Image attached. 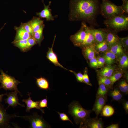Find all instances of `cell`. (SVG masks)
Listing matches in <instances>:
<instances>
[{"mask_svg":"<svg viewBox=\"0 0 128 128\" xmlns=\"http://www.w3.org/2000/svg\"><path fill=\"white\" fill-rule=\"evenodd\" d=\"M36 83L38 87L43 90H47L49 89V84L47 80L44 78L41 77L36 78Z\"/></svg>","mask_w":128,"mask_h":128,"instance_id":"23","label":"cell"},{"mask_svg":"<svg viewBox=\"0 0 128 128\" xmlns=\"http://www.w3.org/2000/svg\"><path fill=\"white\" fill-rule=\"evenodd\" d=\"M32 27L33 34L37 31L41 25L43 24V21L39 17H34L29 21Z\"/></svg>","mask_w":128,"mask_h":128,"instance_id":"19","label":"cell"},{"mask_svg":"<svg viewBox=\"0 0 128 128\" xmlns=\"http://www.w3.org/2000/svg\"><path fill=\"white\" fill-rule=\"evenodd\" d=\"M106 101L105 96L96 97L92 110L95 112L98 117L99 115L101 113L102 109L105 104Z\"/></svg>","mask_w":128,"mask_h":128,"instance_id":"14","label":"cell"},{"mask_svg":"<svg viewBox=\"0 0 128 128\" xmlns=\"http://www.w3.org/2000/svg\"><path fill=\"white\" fill-rule=\"evenodd\" d=\"M114 72L113 68L110 65H108L101 69L99 72V76L109 78L112 75Z\"/></svg>","mask_w":128,"mask_h":128,"instance_id":"20","label":"cell"},{"mask_svg":"<svg viewBox=\"0 0 128 128\" xmlns=\"http://www.w3.org/2000/svg\"><path fill=\"white\" fill-rule=\"evenodd\" d=\"M80 29L73 35L71 36L70 39L75 46L81 47L86 40L90 31V27L86 23L82 22Z\"/></svg>","mask_w":128,"mask_h":128,"instance_id":"5","label":"cell"},{"mask_svg":"<svg viewBox=\"0 0 128 128\" xmlns=\"http://www.w3.org/2000/svg\"><path fill=\"white\" fill-rule=\"evenodd\" d=\"M69 113L73 117L75 123L79 124L80 128L90 118V114L92 111L83 108L77 101H73L68 106Z\"/></svg>","mask_w":128,"mask_h":128,"instance_id":"2","label":"cell"},{"mask_svg":"<svg viewBox=\"0 0 128 128\" xmlns=\"http://www.w3.org/2000/svg\"><path fill=\"white\" fill-rule=\"evenodd\" d=\"M119 87L120 90L122 92L128 93V85L125 81L123 80L120 83Z\"/></svg>","mask_w":128,"mask_h":128,"instance_id":"35","label":"cell"},{"mask_svg":"<svg viewBox=\"0 0 128 128\" xmlns=\"http://www.w3.org/2000/svg\"><path fill=\"white\" fill-rule=\"evenodd\" d=\"M44 6V9L40 12L36 13V15L40 18H45L47 21H52L54 20V18L57 16H53L51 14V10L50 9V6L51 3V1H50L48 5H46L43 2Z\"/></svg>","mask_w":128,"mask_h":128,"instance_id":"13","label":"cell"},{"mask_svg":"<svg viewBox=\"0 0 128 128\" xmlns=\"http://www.w3.org/2000/svg\"><path fill=\"white\" fill-rule=\"evenodd\" d=\"M31 36L33 37V32L29 21L22 24L21 25Z\"/></svg>","mask_w":128,"mask_h":128,"instance_id":"33","label":"cell"},{"mask_svg":"<svg viewBox=\"0 0 128 128\" xmlns=\"http://www.w3.org/2000/svg\"><path fill=\"white\" fill-rule=\"evenodd\" d=\"M72 73H73L75 75L77 81L81 82H83V75L81 72H79L77 73L72 71Z\"/></svg>","mask_w":128,"mask_h":128,"instance_id":"41","label":"cell"},{"mask_svg":"<svg viewBox=\"0 0 128 128\" xmlns=\"http://www.w3.org/2000/svg\"><path fill=\"white\" fill-rule=\"evenodd\" d=\"M104 127L103 122L101 118H95L87 119L81 127V128H103Z\"/></svg>","mask_w":128,"mask_h":128,"instance_id":"10","label":"cell"},{"mask_svg":"<svg viewBox=\"0 0 128 128\" xmlns=\"http://www.w3.org/2000/svg\"><path fill=\"white\" fill-rule=\"evenodd\" d=\"M122 73L120 72H117L113 73L109 78L111 82L112 85L119 79L122 76Z\"/></svg>","mask_w":128,"mask_h":128,"instance_id":"31","label":"cell"},{"mask_svg":"<svg viewBox=\"0 0 128 128\" xmlns=\"http://www.w3.org/2000/svg\"><path fill=\"white\" fill-rule=\"evenodd\" d=\"M83 75V82L89 86H91L89 78V77L87 74V71L86 70H85L84 72Z\"/></svg>","mask_w":128,"mask_h":128,"instance_id":"38","label":"cell"},{"mask_svg":"<svg viewBox=\"0 0 128 128\" xmlns=\"http://www.w3.org/2000/svg\"><path fill=\"white\" fill-rule=\"evenodd\" d=\"M37 43V42L34 38L32 36L30 37L27 40L26 50L29 49Z\"/></svg>","mask_w":128,"mask_h":128,"instance_id":"34","label":"cell"},{"mask_svg":"<svg viewBox=\"0 0 128 128\" xmlns=\"http://www.w3.org/2000/svg\"><path fill=\"white\" fill-rule=\"evenodd\" d=\"M124 14L121 5H117L109 0H101L100 14L106 19Z\"/></svg>","mask_w":128,"mask_h":128,"instance_id":"4","label":"cell"},{"mask_svg":"<svg viewBox=\"0 0 128 128\" xmlns=\"http://www.w3.org/2000/svg\"><path fill=\"white\" fill-rule=\"evenodd\" d=\"M15 29L16 33L14 41L27 40L31 36L21 26L19 27H16Z\"/></svg>","mask_w":128,"mask_h":128,"instance_id":"18","label":"cell"},{"mask_svg":"<svg viewBox=\"0 0 128 128\" xmlns=\"http://www.w3.org/2000/svg\"><path fill=\"white\" fill-rule=\"evenodd\" d=\"M90 60V66L93 68L98 67V65L97 59L95 57Z\"/></svg>","mask_w":128,"mask_h":128,"instance_id":"43","label":"cell"},{"mask_svg":"<svg viewBox=\"0 0 128 128\" xmlns=\"http://www.w3.org/2000/svg\"><path fill=\"white\" fill-rule=\"evenodd\" d=\"M95 45L96 50L101 52L106 51L109 47L106 40L101 42L96 43Z\"/></svg>","mask_w":128,"mask_h":128,"instance_id":"26","label":"cell"},{"mask_svg":"<svg viewBox=\"0 0 128 128\" xmlns=\"http://www.w3.org/2000/svg\"><path fill=\"white\" fill-rule=\"evenodd\" d=\"M114 112V109L112 106L106 105L103 107L101 113L103 116L109 117L113 115Z\"/></svg>","mask_w":128,"mask_h":128,"instance_id":"25","label":"cell"},{"mask_svg":"<svg viewBox=\"0 0 128 128\" xmlns=\"http://www.w3.org/2000/svg\"><path fill=\"white\" fill-rule=\"evenodd\" d=\"M101 0H70L69 20L88 23L90 26L98 27L96 18L100 14Z\"/></svg>","mask_w":128,"mask_h":128,"instance_id":"1","label":"cell"},{"mask_svg":"<svg viewBox=\"0 0 128 128\" xmlns=\"http://www.w3.org/2000/svg\"><path fill=\"white\" fill-rule=\"evenodd\" d=\"M95 44L91 45L82 48V51L83 55L86 59L90 60L95 57L96 50Z\"/></svg>","mask_w":128,"mask_h":128,"instance_id":"17","label":"cell"},{"mask_svg":"<svg viewBox=\"0 0 128 128\" xmlns=\"http://www.w3.org/2000/svg\"><path fill=\"white\" fill-rule=\"evenodd\" d=\"M119 42L123 47L127 48L128 46V36L123 38H119Z\"/></svg>","mask_w":128,"mask_h":128,"instance_id":"36","label":"cell"},{"mask_svg":"<svg viewBox=\"0 0 128 128\" xmlns=\"http://www.w3.org/2000/svg\"><path fill=\"white\" fill-rule=\"evenodd\" d=\"M124 108L126 111L128 112V101H127L124 104Z\"/></svg>","mask_w":128,"mask_h":128,"instance_id":"45","label":"cell"},{"mask_svg":"<svg viewBox=\"0 0 128 128\" xmlns=\"http://www.w3.org/2000/svg\"><path fill=\"white\" fill-rule=\"evenodd\" d=\"M16 114H7L3 105L0 102V128H11L10 120L11 118L15 117Z\"/></svg>","mask_w":128,"mask_h":128,"instance_id":"8","label":"cell"},{"mask_svg":"<svg viewBox=\"0 0 128 128\" xmlns=\"http://www.w3.org/2000/svg\"><path fill=\"white\" fill-rule=\"evenodd\" d=\"M15 117H20L25 120L28 121L31 128H50V126L44 119L42 116L39 115L37 112H34L31 115L20 116L17 115Z\"/></svg>","mask_w":128,"mask_h":128,"instance_id":"6","label":"cell"},{"mask_svg":"<svg viewBox=\"0 0 128 128\" xmlns=\"http://www.w3.org/2000/svg\"><path fill=\"white\" fill-rule=\"evenodd\" d=\"M116 56L110 51L106 52L103 57L105 61V63L108 65H111L115 61Z\"/></svg>","mask_w":128,"mask_h":128,"instance_id":"22","label":"cell"},{"mask_svg":"<svg viewBox=\"0 0 128 128\" xmlns=\"http://www.w3.org/2000/svg\"><path fill=\"white\" fill-rule=\"evenodd\" d=\"M124 11V14H128V0L123 1V4L121 5Z\"/></svg>","mask_w":128,"mask_h":128,"instance_id":"40","label":"cell"},{"mask_svg":"<svg viewBox=\"0 0 128 128\" xmlns=\"http://www.w3.org/2000/svg\"><path fill=\"white\" fill-rule=\"evenodd\" d=\"M31 93H28V95L29 98L27 99H23L22 100L23 102H24L26 105V112H30V110L33 108H35L40 110L43 113H44V110L41 109L39 106V101H33L30 96Z\"/></svg>","mask_w":128,"mask_h":128,"instance_id":"16","label":"cell"},{"mask_svg":"<svg viewBox=\"0 0 128 128\" xmlns=\"http://www.w3.org/2000/svg\"><path fill=\"white\" fill-rule=\"evenodd\" d=\"M1 88L0 87V89ZM7 93H6L4 94H0V102H1L2 101L3 97L5 95H7Z\"/></svg>","mask_w":128,"mask_h":128,"instance_id":"46","label":"cell"},{"mask_svg":"<svg viewBox=\"0 0 128 128\" xmlns=\"http://www.w3.org/2000/svg\"><path fill=\"white\" fill-rule=\"evenodd\" d=\"M106 36L105 40L109 47L119 41V37L117 34L118 33L109 28H105Z\"/></svg>","mask_w":128,"mask_h":128,"instance_id":"15","label":"cell"},{"mask_svg":"<svg viewBox=\"0 0 128 128\" xmlns=\"http://www.w3.org/2000/svg\"><path fill=\"white\" fill-rule=\"evenodd\" d=\"M98 84H103L106 87H110L112 85L111 83L109 78L99 76Z\"/></svg>","mask_w":128,"mask_h":128,"instance_id":"29","label":"cell"},{"mask_svg":"<svg viewBox=\"0 0 128 128\" xmlns=\"http://www.w3.org/2000/svg\"><path fill=\"white\" fill-rule=\"evenodd\" d=\"M56 36H55L51 48L49 47L47 53L46 57L51 62L56 66H58L66 70H68L70 72L71 70H69L64 67L59 62L56 55L54 52L53 47L55 42Z\"/></svg>","mask_w":128,"mask_h":128,"instance_id":"12","label":"cell"},{"mask_svg":"<svg viewBox=\"0 0 128 128\" xmlns=\"http://www.w3.org/2000/svg\"><path fill=\"white\" fill-rule=\"evenodd\" d=\"M97 59L98 65V67H102L105 63V60L103 57H99Z\"/></svg>","mask_w":128,"mask_h":128,"instance_id":"42","label":"cell"},{"mask_svg":"<svg viewBox=\"0 0 128 128\" xmlns=\"http://www.w3.org/2000/svg\"><path fill=\"white\" fill-rule=\"evenodd\" d=\"M91 31L95 39L96 43L102 42L106 40V32L105 28L96 29L90 26Z\"/></svg>","mask_w":128,"mask_h":128,"instance_id":"11","label":"cell"},{"mask_svg":"<svg viewBox=\"0 0 128 128\" xmlns=\"http://www.w3.org/2000/svg\"><path fill=\"white\" fill-rule=\"evenodd\" d=\"M104 24L107 27L118 33L128 30V15L124 14L111 18L106 19Z\"/></svg>","mask_w":128,"mask_h":128,"instance_id":"3","label":"cell"},{"mask_svg":"<svg viewBox=\"0 0 128 128\" xmlns=\"http://www.w3.org/2000/svg\"><path fill=\"white\" fill-rule=\"evenodd\" d=\"M27 40H20L18 41H14L13 43L16 47L22 50L26 51Z\"/></svg>","mask_w":128,"mask_h":128,"instance_id":"27","label":"cell"},{"mask_svg":"<svg viewBox=\"0 0 128 128\" xmlns=\"http://www.w3.org/2000/svg\"><path fill=\"white\" fill-rule=\"evenodd\" d=\"M1 82V75H0V83Z\"/></svg>","mask_w":128,"mask_h":128,"instance_id":"47","label":"cell"},{"mask_svg":"<svg viewBox=\"0 0 128 128\" xmlns=\"http://www.w3.org/2000/svg\"><path fill=\"white\" fill-rule=\"evenodd\" d=\"M110 51L116 56L121 55L123 53V47L119 42L109 47Z\"/></svg>","mask_w":128,"mask_h":128,"instance_id":"21","label":"cell"},{"mask_svg":"<svg viewBox=\"0 0 128 128\" xmlns=\"http://www.w3.org/2000/svg\"><path fill=\"white\" fill-rule=\"evenodd\" d=\"M18 92L16 91L10 92L7 94V98L5 100V102L8 104V106L7 108L10 106L14 107L19 105L23 107H25V105H22L19 103V99L18 96Z\"/></svg>","mask_w":128,"mask_h":128,"instance_id":"9","label":"cell"},{"mask_svg":"<svg viewBox=\"0 0 128 128\" xmlns=\"http://www.w3.org/2000/svg\"><path fill=\"white\" fill-rule=\"evenodd\" d=\"M119 64L120 66L122 68H125L128 66V58L125 55H123L120 58Z\"/></svg>","mask_w":128,"mask_h":128,"instance_id":"30","label":"cell"},{"mask_svg":"<svg viewBox=\"0 0 128 128\" xmlns=\"http://www.w3.org/2000/svg\"><path fill=\"white\" fill-rule=\"evenodd\" d=\"M44 26L45 25L43 23L41 25L39 30L35 32L33 35V37L39 45H40L41 42L44 38L43 32Z\"/></svg>","mask_w":128,"mask_h":128,"instance_id":"24","label":"cell"},{"mask_svg":"<svg viewBox=\"0 0 128 128\" xmlns=\"http://www.w3.org/2000/svg\"><path fill=\"white\" fill-rule=\"evenodd\" d=\"M38 105L41 108L47 107V97L46 96V98L39 101Z\"/></svg>","mask_w":128,"mask_h":128,"instance_id":"39","label":"cell"},{"mask_svg":"<svg viewBox=\"0 0 128 128\" xmlns=\"http://www.w3.org/2000/svg\"><path fill=\"white\" fill-rule=\"evenodd\" d=\"M119 128L118 124H112L106 127L107 128Z\"/></svg>","mask_w":128,"mask_h":128,"instance_id":"44","label":"cell"},{"mask_svg":"<svg viewBox=\"0 0 128 128\" xmlns=\"http://www.w3.org/2000/svg\"><path fill=\"white\" fill-rule=\"evenodd\" d=\"M99 87L96 93V97L105 96L108 92L106 86L103 84L99 85Z\"/></svg>","mask_w":128,"mask_h":128,"instance_id":"28","label":"cell"},{"mask_svg":"<svg viewBox=\"0 0 128 128\" xmlns=\"http://www.w3.org/2000/svg\"><path fill=\"white\" fill-rule=\"evenodd\" d=\"M122 0L123 1H124V0Z\"/></svg>","mask_w":128,"mask_h":128,"instance_id":"48","label":"cell"},{"mask_svg":"<svg viewBox=\"0 0 128 128\" xmlns=\"http://www.w3.org/2000/svg\"><path fill=\"white\" fill-rule=\"evenodd\" d=\"M1 88L6 90H16L20 95L22 96L21 93L18 91L17 87L18 85L20 82L13 77L5 73L2 70L1 71Z\"/></svg>","mask_w":128,"mask_h":128,"instance_id":"7","label":"cell"},{"mask_svg":"<svg viewBox=\"0 0 128 128\" xmlns=\"http://www.w3.org/2000/svg\"><path fill=\"white\" fill-rule=\"evenodd\" d=\"M59 114V117L61 120L62 121H70L72 124L73 125V123L67 115L64 113H60L57 112Z\"/></svg>","mask_w":128,"mask_h":128,"instance_id":"37","label":"cell"},{"mask_svg":"<svg viewBox=\"0 0 128 128\" xmlns=\"http://www.w3.org/2000/svg\"><path fill=\"white\" fill-rule=\"evenodd\" d=\"M111 95L113 99L115 101L120 100L122 97V94L118 89H115L111 93Z\"/></svg>","mask_w":128,"mask_h":128,"instance_id":"32","label":"cell"}]
</instances>
